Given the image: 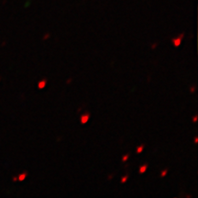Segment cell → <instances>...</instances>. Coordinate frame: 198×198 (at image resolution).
<instances>
[{"label": "cell", "mask_w": 198, "mask_h": 198, "mask_svg": "<svg viewBox=\"0 0 198 198\" xmlns=\"http://www.w3.org/2000/svg\"><path fill=\"white\" fill-rule=\"evenodd\" d=\"M143 149H144V146H143V145H141V146H138V147L137 148V153H138V154L141 153V152H142V150H143Z\"/></svg>", "instance_id": "5"}, {"label": "cell", "mask_w": 198, "mask_h": 198, "mask_svg": "<svg viewBox=\"0 0 198 198\" xmlns=\"http://www.w3.org/2000/svg\"><path fill=\"white\" fill-rule=\"evenodd\" d=\"M193 120H194V122H196V121H197V116L194 117V119H193Z\"/></svg>", "instance_id": "11"}, {"label": "cell", "mask_w": 198, "mask_h": 198, "mask_svg": "<svg viewBox=\"0 0 198 198\" xmlns=\"http://www.w3.org/2000/svg\"><path fill=\"white\" fill-rule=\"evenodd\" d=\"M167 172H168V170H164L163 171H161V173H160V176L161 177H164L166 174H167Z\"/></svg>", "instance_id": "9"}, {"label": "cell", "mask_w": 198, "mask_h": 198, "mask_svg": "<svg viewBox=\"0 0 198 198\" xmlns=\"http://www.w3.org/2000/svg\"><path fill=\"white\" fill-rule=\"evenodd\" d=\"M194 142H195V143L198 142V138H197V137H195V138H194Z\"/></svg>", "instance_id": "12"}, {"label": "cell", "mask_w": 198, "mask_h": 198, "mask_svg": "<svg viewBox=\"0 0 198 198\" xmlns=\"http://www.w3.org/2000/svg\"><path fill=\"white\" fill-rule=\"evenodd\" d=\"M183 34H181L178 38H175V39H172V40H171V41H172L174 46L175 47L180 46L181 42H182V40H183Z\"/></svg>", "instance_id": "1"}, {"label": "cell", "mask_w": 198, "mask_h": 198, "mask_svg": "<svg viewBox=\"0 0 198 198\" xmlns=\"http://www.w3.org/2000/svg\"><path fill=\"white\" fill-rule=\"evenodd\" d=\"M89 118H90V115L89 113H85L84 114V115H82L81 116V123L82 124H85V123L88 122V120H89Z\"/></svg>", "instance_id": "2"}, {"label": "cell", "mask_w": 198, "mask_h": 198, "mask_svg": "<svg viewBox=\"0 0 198 198\" xmlns=\"http://www.w3.org/2000/svg\"><path fill=\"white\" fill-rule=\"evenodd\" d=\"M26 176H27V173H22V174H20V175L18 176V179H19V181H23L25 178H26Z\"/></svg>", "instance_id": "6"}, {"label": "cell", "mask_w": 198, "mask_h": 198, "mask_svg": "<svg viewBox=\"0 0 198 198\" xmlns=\"http://www.w3.org/2000/svg\"><path fill=\"white\" fill-rule=\"evenodd\" d=\"M127 178H129V176H127V175H125L124 177H122V179H121V183H125L126 182H127Z\"/></svg>", "instance_id": "7"}, {"label": "cell", "mask_w": 198, "mask_h": 198, "mask_svg": "<svg viewBox=\"0 0 198 198\" xmlns=\"http://www.w3.org/2000/svg\"><path fill=\"white\" fill-rule=\"evenodd\" d=\"M147 168H148V164H143L142 166H140L139 167V173H144L145 171H147Z\"/></svg>", "instance_id": "3"}, {"label": "cell", "mask_w": 198, "mask_h": 198, "mask_svg": "<svg viewBox=\"0 0 198 198\" xmlns=\"http://www.w3.org/2000/svg\"><path fill=\"white\" fill-rule=\"evenodd\" d=\"M129 154H126L125 156H123V158H122V161H127V159H129Z\"/></svg>", "instance_id": "8"}, {"label": "cell", "mask_w": 198, "mask_h": 198, "mask_svg": "<svg viewBox=\"0 0 198 198\" xmlns=\"http://www.w3.org/2000/svg\"><path fill=\"white\" fill-rule=\"evenodd\" d=\"M155 47H156V44H154V45H152V49H154V48H155Z\"/></svg>", "instance_id": "14"}, {"label": "cell", "mask_w": 198, "mask_h": 198, "mask_svg": "<svg viewBox=\"0 0 198 198\" xmlns=\"http://www.w3.org/2000/svg\"><path fill=\"white\" fill-rule=\"evenodd\" d=\"M46 83H47V82H46V80H45V79H44V80H41V81H40V82L38 84L39 88H40V89H42V88H44L45 85H46Z\"/></svg>", "instance_id": "4"}, {"label": "cell", "mask_w": 198, "mask_h": 198, "mask_svg": "<svg viewBox=\"0 0 198 198\" xmlns=\"http://www.w3.org/2000/svg\"><path fill=\"white\" fill-rule=\"evenodd\" d=\"M49 37H50V34H46V35L43 37V40H47V39L49 38Z\"/></svg>", "instance_id": "10"}, {"label": "cell", "mask_w": 198, "mask_h": 198, "mask_svg": "<svg viewBox=\"0 0 198 198\" xmlns=\"http://www.w3.org/2000/svg\"><path fill=\"white\" fill-rule=\"evenodd\" d=\"M194 87L193 86V87H192V89H191V92H192V93H193V92H194Z\"/></svg>", "instance_id": "13"}]
</instances>
